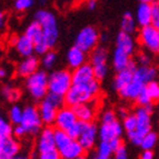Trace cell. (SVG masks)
<instances>
[{
  "label": "cell",
  "instance_id": "1",
  "mask_svg": "<svg viewBox=\"0 0 159 159\" xmlns=\"http://www.w3.org/2000/svg\"><path fill=\"white\" fill-rule=\"evenodd\" d=\"M100 93V81L97 79L84 84H72L65 96V105L75 107L80 103L90 102L98 99Z\"/></svg>",
  "mask_w": 159,
  "mask_h": 159
},
{
  "label": "cell",
  "instance_id": "2",
  "mask_svg": "<svg viewBox=\"0 0 159 159\" xmlns=\"http://www.w3.org/2000/svg\"><path fill=\"white\" fill-rule=\"evenodd\" d=\"M55 143L61 159H77L86 152L79 141L71 138L64 130L55 129Z\"/></svg>",
  "mask_w": 159,
  "mask_h": 159
},
{
  "label": "cell",
  "instance_id": "3",
  "mask_svg": "<svg viewBox=\"0 0 159 159\" xmlns=\"http://www.w3.org/2000/svg\"><path fill=\"white\" fill-rule=\"evenodd\" d=\"M34 20L41 26L45 40L49 48L52 49L59 39V26L56 15L46 9H39L34 12Z\"/></svg>",
  "mask_w": 159,
  "mask_h": 159
},
{
  "label": "cell",
  "instance_id": "4",
  "mask_svg": "<svg viewBox=\"0 0 159 159\" xmlns=\"http://www.w3.org/2000/svg\"><path fill=\"white\" fill-rule=\"evenodd\" d=\"M64 106L65 97L56 95V93H48V95L45 98L39 101V105L37 107L43 125L51 127V125L55 124L58 110Z\"/></svg>",
  "mask_w": 159,
  "mask_h": 159
},
{
  "label": "cell",
  "instance_id": "5",
  "mask_svg": "<svg viewBox=\"0 0 159 159\" xmlns=\"http://www.w3.org/2000/svg\"><path fill=\"white\" fill-rule=\"evenodd\" d=\"M48 77H49V74H47L45 70L39 69L38 71H36L31 76L26 78L25 87H26L27 93H29V96L34 100H43L48 95V93H49Z\"/></svg>",
  "mask_w": 159,
  "mask_h": 159
},
{
  "label": "cell",
  "instance_id": "6",
  "mask_svg": "<svg viewBox=\"0 0 159 159\" xmlns=\"http://www.w3.org/2000/svg\"><path fill=\"white\" fill-rule=\"evenodd\" d=\"M72 86V74L69 69H57L49 74L48 89L49 93L65 97Z\"/></svg>",
  "mask_w": 159,
  "mask_h": 159
},
{
  "label": "cell",
  "instance_id": "7",
  "mask_svg": "<svg viewBox=\"0 0 159 159\" xmlns=\"http://www.w3.org/2000/svg\"><path fill=\"white\" fill-rule=\"evenodd\" d=\"M89 64L91 65L98 81H102L109 72L108 50L103 46H98L90 52Z\"/></svg>",
  "mask_w": 159,
  "mask_h": 159
},
{
  "label": "cell",
  "instance_id": "8",
  "mask_svg": "<svg viewBox=\"0 0 159 159\" xmlns=\"http://www.w3.org/2000/svg\"><path fill=\"white\" fill-rule=\"evenodd\" d=\"M100 34L98 29L93 26H86L76 36L75 46H77L81 50L89 53L99 46L100 43Z\"/></svg>",
  "mask_w": 159,
  "mask_h": 159
},
{
  "label": "cell",
  "instance_id": "9",
  "mask_svg": "<svg viewBox=\"0 0 159 159\" xmlns=\"http://www.w3.org/2000/svg\"><path fill=\"white\" fill-rule=\"evenodd\" d=\"M20 125L24 127L27 136H38L43 129V122L38 111V108L34 106H27L24 108L22 119Z\"/></svg>",
  "mask_w": 159,
  "mask_h": 159
},
{
  "label": "cell",
  "instance_id": "10",
  "mask_svg": "<svg viewBox=\"0 0 159 159\" xmlns=\"http://www.w3.org/2000/svg\"><path fill=\"white\" fill-rule=\"evenodd\" d=\"M138 41L147 52L159 55V30L152 25L139 29Z\"/></svg>",
  "mask_w": 159,
  "mask_h": 159
},
{
  "label": "cell",
  "instance_id": "11",
  "mask_svg": "<svg viewBox=\"0 0 159 159\" xmlns=\"http://www.w3.org/2000/svg\"><path fill=\"white\" fill-rule=\"evenodd\" d=\"M25 34L34 43L36 55L43 56L47 51L51 50L50 48H49V46H48L47 41L45 40L41 26L34 19L27 26L26 30H25Z\"/></svg>",
  "mask_w": 159,
  "mask_h": 159
},
{
  "label": "cell",
  "instance_id": "12",
  "mask_svg": "<svg viewBox=\"0 0 159 159\" xmlns=\"http://www.w3.org/2000/svg\"><path fill=\"white\" fill-rule=\"evenodd\" d=\"M98 137V127L93 121L81 122V130L77 140L85 149V151H89L93 149L97 145Z\"/></svg>",
  "mask_w": 159,
  "mask_h": 159
},
{
  "label": "cell",
  "instance_id": "13",
  "mask_svg": "<svg viewBox=\"0 0 159 159\" xmlns=\"http://www.w3.org/2000/svg\"><path fill=\"white\" fill-rule=\"evenodd\" d=\"M124 134V127L118 118L111 121L100 122L98 127V137L100 141H111L121 139Z\"/></svg>",
  "mask_w": 159,
  "mask_h": 159
},
{
  "label": "cell",
  "instance_id": "14",
  "mask_svg": "<svg viewBox=\"0 0 159 159\" xmlns=\"http://www.w3.org/2000/svg\"><path fill=\"white\" fill-rule=\"evenodd\" d=\"M77 116L75 114L72 107H69L65 105L64 107H61L58 110V114L56 116V120L53 125L56 126V129L64 130V131H68L71 127H74L76 124H78Z\"/></svg>",
  "mask_w": 159,
  "mask_h": 159
},
{
  "label": "cell",
  "instance_id": "15",
  "mask_svg": "<svg viewBox=\"0 0 159 159\" xmlns=\"http://www.w3.org/2000/svg\"><path fill=\"white\" fill-rule=\"evenodd\" d=\"M135 116L137 118V128L136 131L140 134L141 136H145L151 131V126H152V105L147 107H138L135 110Z\"/></svg>",
  "mask_w": 159,
  "mask_h": 159
},
{
  "label": "cell",
  "instance_id": "16",
  "mask_svg": "<svg viewBox=\"0 0 159 159\" xmlns=\"http://www.w3.org/2000/svg\"><path fill=\"white\" fill-rule=\"evenodd\" d=\"M52 149H57L56 143H55V129H52L50 126H46L38 135L36 151L43 152V151H49Z\"/></svg>",
  "mask_w": 159,
  "mask_h": 159
},
{
  "label": "cell",
  "instance_id": "17",
  "mask_svg": "<svg viewBox=\"0 0 159 159\" xmlns=\"http://www.w3.org/2000/svg\"><path fill=\"white\" fill-rule=\"evenodd\" d=\"M137 67H138V65L136 64V61L131 60L130 64L128 65L125 69H122L120 71L116 72V76H115L114 81H112V86H114L115 90L119 91L122 87H125L128 82H130L133 80Z\"/></svg>",
  "mask_w": 159,
  "mask_h": 159
},
{
  "label": "cell",
  "instance_id": "18",
  "mask_svg": "<svg viewBox=\"0 0 159 159\" xmlns=\"http://www.w3.org/2000/svg\"><path fill=\"white\" fill-rule=\"evenodd\" d=\"M40 60L37 56H29L26 58H22V60L18 64L16 68V74L18 75L20 78H28L29 76H31L32 74H34L36 71L39 70L40 66Z\"/></svg>",
  "mask_w": 159,
  "mask_h": 159
},
{
  "label": "cell",
  "instance_id": "19",
  "mask_svg": "<svg viewBox=\"0 0 159 159\" xmlns=\"http://www.w3.org/2000/svg\"><path fill=\"white\" fill-rule=\"evenodd\" d=\"M72 109L80 122L93 121L97 116V100L80 103V105L72 107Z\"/></svg>",
  "mask_w": 159,
  "mask_h": 159
},
{
  "label": "cell",
  "instance_id": "20",
  "mask_svg": "<svg viewBox=\"0 0 159 159\" xmlns=\"http://www.w3.org/2000/svg\"><path fill=\"white\" fill-rule=\"evenodd\" d=\"M145 84L141 82L140 80L136 78L134 76L133 80L130 82H128L125 87H122L119 91H117L118 95L121 97L122 99L128 101H136L137 97L141 93V91L145 89Z\"/></svg>",
  "mask_w": 159,
  "mask_h": 159
},
{
  "label": "cell",
  "instance_id": "21",
  "mask_svg": "<svg viewBox=\"0 0 159 159\" xmlns=\"http://www.w3.org/2000/svg\"><path fill=\"white\" fill-rule=\"evenodd\" d=\"M21 145L16 137H8L0 140V159H11L20 154Z\"/></svg>",
  "mask_w": 159,
  "mask_h": 159
},
{
  "label": "cell",
  "instance_id": "22",
  "mask_svg": "<svg viewBox=\"0 0 159 159\" xmlns=\"http://www.w3.org/2000/svg\"><path fill=\"white\" fill-rule=\"evenodd\" d=\"M66 61L69 68H71L72 70L78 67L82 66L84 64L87 62V52L81 50L77 46H72L71 48H69L66 55Z\"/></svg>",
  "mask_w": 159,
  "mask_h": 159
},
{
  "label": "cell",
  "instance_id": "23",
  "mask_svg": "<svg viewBox=\"0 0 159 159\" xmlns=\"http://www.w3.org/2000/svg\"><path fill=\"white\" fill-rule=\"evenodd\" d=\"M72 74V84H84L97 79L93 72V69L89 62H86L82 66L74 69Z\"/></svg>",
  "mask_w": 159,
  "mask_h": 159
},
{
  "label": "cell",
  "instance_id": "24",
  "mask_svg": "<svg viewBox=\"0 0 159 159\" xmlns=\"http://www.w3.org/2000/svg\"><path fill=\"white\" fill-rule=\"evenodd\" d=\"M12 45H13V47H15V49H16L17 53H18L20 57H22V58L32 56L34 52V43H32L31 40L27 37L25 34H20V36L15 38Z\"/></svg>",
  "mask_w": 159,
  "mask_h": 159
},
{
  "label": "cell",
  "instance_id": "25",
  "mask_svg": "<svg viewBox=\"0 0 159 159\" xmlns=\"http://www.w3.org/2000/svg\"><path fill=\"white\" fill-rule=\"evenodd\" d=\"M135 18L138 27L143 28V27L150 26L152 21V5L145 2L139 3L136 10Z\"/></svg>",
  "mask_w": 159,
  "mask_h": 159
},
{
  "label": "cell",
  "instance_id": "26",
  "mask_svg": "<svg viewBox=\"0 0 159 159\" xmlns=\"http://www.w3.org/2000/svg\"><path fill=\"white\" fill-rule=\"evenodd\" d=\"M116 47L120 48L124 51L133 56L136 51V39L133 34L127 32L119 31L116 36Z\"/></svg>",
  "mask_w": 159,
  "mask_h": 159
},
{
  "label": "cell",
  "instance_id": "27",
  "mask_svg": "<svg viewBox=\"0 0 159 159\" xmlns=\"http://www.w3.org/2000/svg\"><path fill=\"white\" fill-rule=\"evenodd\" d=\"M131 61V56L128 55L126 51L118 47H115L111 53V66L115 69V71H120L125 69Z\"/></svg>",
  "mask_w": 159,
  "mask_h": 159
},
{
  "label": "cell",
  "instance_id": "28",
  "mask_svg": "<svg viewBox=\"0 0 159 159\" xmlns=\"http://www.w3.org/2000/svg\"><path fill=\"white\" fill-rule=\"evenodd\" d=\"M158 76V70L154 65H149V66H138L135 71V77L138 78L141 82L145 85L152 80L157 79Z\"/></svg>",
  "mask_w": 159,
  "mask_h": 159
},
{
  "label": "cell",
  "instance_id": "29",
  "mask_svg": "<svg viewBox=\"0 0 159 159\" xmlns=\"http://www.w3.org/2000/svg\"><path fill=\"white\" fill-rule=\"evenodd\" d=\"M121 145H122L121 139H117V140H111V141L99 140L98 145H97L96 154L103 157H111L114 156V154L117 151V149L119 148Z\"/></svg>",
  "mask_w": 159,
  "mask_h": 159
},
{
  "label": "cell",
  "instance_id": "30",
  "mask_svg": "<svg viewBox=\"0 0 159 159\" xmlns=\"http://www.w3.org/2000/svg\"><path fill=\"white\" fill-rule=\"evenodd\" d=\"M138 25L136 21V18L133 13L127 11L122 15L121 20H120V31L127 32V34H134L137 31Z\"/></svg>",
  "mask_w": 159,
  "mask_h": 159
},
{
  "label": "cell",
  "instance_id": "31",
  "mask_svg": "<svg viewBox=\"0 0 159 159\" xmlns=\"http://www.w3.org/2000/svg\"><path fill=\"white\" fill-rule=\"evenodd\" d=\"M0 95L3 99H6L9 102H17L19 99L21 98V90L18 87L12 85H5L0 89Z\"/></svg>",
  "mask_w": 159,
  "mask_h": 159
},
{
  "label": "cell",
  "instance_id": "32",
  "mask_svg": "<svg viewBox=\"0 0 159 159\" xmlns=\"http://www.w3.org/2000/svg\"><path fill=\"white\" fill-rule=\"evenodd\" d=\"M157 143H158V134L151 130L143 136L140 143V148L143 150H152L157 146Z\"/></svg>",
  "mask_w": 159,
  "mask_h": 159
},
{
  "label": "cell",
  "instance_id": "33",
  "mask_svg": "<svg viewBox=\"0 0 159 159\" xmlns=\"http://www.w3.org/2000/svg\"><path fill=\"white\" fill-rule=\"evenodd\" d=\"M22 114H24V108H21V107L19 106V105H17V103H13L8 111L9 121H10L13 126L19 125V124L21 122Z\"/></svg>",
  "mask_w": 159,
  "mask_h": 159
},
{
  "label": "cell",
  "instance_id": "34",
  "mask_svg": "<svg viewBox=\"0 0 159 159\" xmlns=\"http://www.w3.org/2000/svg\"><path fill=\"white\" fill-rule=\"evenodd\" d=\"M57 60H58V56H57V53L51 49V50L47 51L45 55H43V58L40 60V64L46 70L48 69H52L53 67L56 66L57 64Z\"/></svg>",
  "mask_w": 159,
  "mask_h": 159
},
{
  "label": "cell",
  "instance_id": "35",
  "mask_svg": "<svg viewBox=\"0 0 159 159\" xmlns=\"http://www.w3.org/2000/svg\"><path fill=\"white\" fill-rule=\"evenodd\" d=\"M13 125L9 121V119L0 115V140L12 136Z\"/></svg>",
  "mask_w": 159,
  "mask_h": 159
},
{
  "label": "cell",
  "instance_id": "36",
  "mask_svg": "<svg viewBox=\"0 0 159 159\" xmlns=\"http://www.w3.org/2000/svg\"><path fill=\"white\" fill-rule=\"evenodd\" d=\"M145 90L149 95L152 102H158L159 101V81L158 80H152L148 82L145 86Z\"/></svg>",
  "mask_w": 159,
  "mask_h": 159
},
{
  "label": "cell",
  "instance_id": "37",
  "mask_svg": "<svg viewBox=\"0 0 159 159\" xmlns=\"http://www.w3.org/2000/svg\"><path fill=\"white\" fill-rule=\"evenodd\" d=\"M122 127L126 133H130V131H134L137 128V118H136L135 114L131 112V114H128L127 116L121 120Z\"/></svg>",
  "mask_w": 159,
  "mask_h": 159
},
{
  "label": "cell",
  "instance_id": "38",
  "mask_svg": "<svg viewBox=\"0 0 159 159\" xmlns=\"http://www.w3.org/2000/svg\"><path fill=\"white\" fill-rule=\"evenodd\" d=\"M34 0H13V9L18 12H26L32 8Z\"/></svg>",
  "mask_w": 159,
  "mask_h": 159
},
{
  "label": "cell",
  "instance_id": "39",
  "mask_svg": "<svg viewBox=\"0 0 159 159\" xmlns=\"http://www.w3.org/2000/svg\"><path fill=\"white\" fill-rule=\"evenodd\" d=\"M136 103L138 105V107H147L152 105V100H151L148 93H146V90L143 89L140 95L138 96L137 99H136Z\"/></svg>",
  "mask_w": 159,
  "mask_h": 159
},
{
  "label": "cell",
  "instance_id": "40",
  "mask_svg": "<svg viewBox=\"0 0 159 159\" xmlns=\"http://www.w3.org/2000/svg\"><path fill=\"white\" fill-rule=\"evenodd\" d=\"M126 134H127V139L129 140V143H131V145L140 147V143H141L143 136H141L140 134H138L136 130L130 131V133H126Z\"/></svg>",
  "mask_w": 159,
  "mask_h": 159
},
{
  "label": "cell",
  "instance_id": "41",
  "mask_svg": "<svg viewBox=\"0 0 159 159\" xmlns=\"http://www.w3.org/2000/svg\"><path fill=\"white\" fill-rule=\"evenodd\" d=\"M37 159H61L57 149H52L43 152H37Z\"/></svg>",
  "mask_w": 159,
  "mask_h": 159
},
{
  "label": "cell",
  "instance_id": "42",
  "mask_svg": "<svg viewBox=\"0 0 159 159\" xmlns=\"http://www.w3.org/2000/svg\"><path fill=\"white\" fill-rule=\"evenodd\" d=\"M152 5V21L151 25L159 30V0H156Z\"/></svg>",
  "mask_w": 159,
  "mask_h": 159
},
{
  "label": "cell",
  "instance_id": "43",
  "mask_svg": "<svg viewBox=\"0 0 159 159\" xmlns=\"http://www.w3.org/2000/svg\"><path fill=\"white\" fill-rule=\"evenodd\" d=\"M136 64L138 66H149L151 64V58L148 53L146 52H140L138 53L137 58H136Z\"/></svg>",
  "mask_w": 159,
  "mask_h": 159
},
{
  "label": "cell",
  "instance_id": "44",
  "mask_svg": "<svg viewBox=\"0 0 159 159\" xmlns=\"http://www.w3.org/2000/svg\"><path fill=\"white\" fill-rule=\"evenodd\" d=\"M114 159H129L128 158L127 148H126V146L124 143L117 149V151L114 154Z\"/></svg>",
  "mask_w": 159,
  "mask_h": 159
},
{
  "label": "cell",
  "instance_id": "45",
  "mask_svg": "<svg viewBox=\"0 0 159 159\" xmlns=\"http://www.w3.org/2000/svg\"><path fill=\"white\" fill-rule=\"evenodd\" d=\"M12 136H13V137H16L17 139H20V138H24L25 136H27V134H26V131H25L24 127L19 124V125L13 126Z\"/></svg>",
  "mask_w": 159,
  "mask_h": 159
},
{
  "label": "cell",
  "instance_id": "46",
  "mask_svg": "<svg viewBox=\"0 0 159 159\" xmlns=\"http://www.w3.org/2000/svg\"><path fill=\"white\" fill-rule=\"evenodd\" d=\"M139 159H155V154L152 150H143Z\"/></svg>",
  "mask_w": 159,
  "mask_h": 159
},
{
  "label": "cell",
  "instance_id": "47",
  "mask_svg": "<svg viewBox=\"0 0 159 159\" xmlns=\"http://www.w3.org/2000/svg\"><path fill=\"white\" fill-rule=\"evenodd\" d=\"M97 5H98L97 0H87V1H86V8L90 11L95 10V9L97 8Z\"/></svg>",
  "mask_w": 159,
  "mask_h": 159
},
{
  "label": "cell",
  "instance_id": "48",
  "mask_svg": "<svg viewBox=\"0 0 159 159\" xmlns=\"http://www.w3.org/2000/svg\"><path fill=\"white\" fill-rule=\"evenodd\" d=\"M116 112H117V116L121 118V120L124 119V118H125V117L127 116L128 114H129V111H128V110L126 108H124V107L119 108V109H118V111H116Z\"/></svg>",
  "mask_w": 159,
  "mask_h": 159
},
{
  "label": "cell",
  "instance_id": "49",
  "mask_svg": "<svg viewBox=\"0 0 159 159\" xmlns=\"http://www.w3.org/2000/svg\"><path fill=\"white\" fill-rule=\"evenodd\" d=\"M5 22H6V16H5V13H3L2 9L0 8V29L3 28Z\"/></svg>",
  "mask_w": 159,
  "mask_h": 159
},
{
  "label": "cell",
  "instance_id": "50",
  "mask_svg": "<svg viewBox=\"0 0 159 159\" xmlns=\"http://www.w3.org/2000/svg\"><path fill=\"white\" fill-rule=\"evenodd\" d=\"M7 76H8V70L5 67H0V80L5 79Z\"/></svg>",
  "mask_w": 159,
  "mask_h": 159
},
{
  "label": "cell",
  "instance_id": "51",
  "mask_svg": "<svg viewBox=\"0 0 159 159\" xmlns=\"http://www.w3.org/2000/svg\"><path fill=\"white\" fill-rule=\"evenodd\" d=\"M11 159H32L30 156H28V155H25V154H18L17 156L12 157Z\"/></svg>",
  "mask_w": 159,
  "mask_h": 159
},
{
  "label": "cell",
  "instance_id": "52",
  "mask_svg": "<svg viewBox=\"0 0 159 159\" xmlns=\"http://www.w3.org/2000/svg\"><path fill=\"white\" fill-rule=\"evenodd\" d=\"M90 159H111V157H103V156H99V155L95 154Z\"/></svg>",
  "mask_w": 159,
  "mask_h": 159
},
{
  "label": "cell",
  "instance_id": "53",
  "mask_svg": "<svg viewBox=\"0 0 159 159\" xmlns=\"http://www.w3.org/2000/svg\"><path fill=\"white\" fill-rule=\"evenodd\" d=\"M156 0H139V2H145V3H154Z\"/></svg>",
  "mask_w": 159,
  "mask_h": 159
},
{
  "label": "cell",
  "instance_id": "54",
  "mask_svg": "<svg viewBox=\"0 0 159 159\" xmlns=\"http://www.w3.org/2000/svg\"><path fill=\"white\" fill-rule=\"evenodd\" d=\"M77 159H88L87 157L85 156V155H84V156H81V157H79V158H77Z\"/></svg>",
  "mask_w": 159,
  "mask_h": 159
},
{
  "label": "cell",
  "instance_id": "55",
  "mask_svg": "<svg viewBox=\"0 0 159 159\" xmlns=\"http://www.w3.org/2000/svg\"><path fill=\"white\" fill-rule=\"evenodd\" d=\"M46 2V0H40V3H45Z\"/></svg>",
  "mask_w": 159,
  "mask_h": 159
}]
</instances>
